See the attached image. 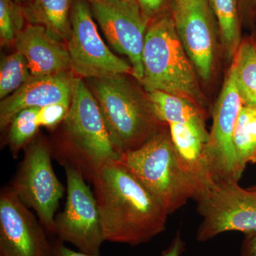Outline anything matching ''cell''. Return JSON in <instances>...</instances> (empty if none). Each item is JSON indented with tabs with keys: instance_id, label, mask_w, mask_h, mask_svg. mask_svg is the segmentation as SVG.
Wrapping results in <instances>:
<instances>
[{
	"instance_id": "obj_1",
	"label": "cell",
	"mask_w": 256,
	"mask_h": 256,
	"mask_svg": "<svg viewBox=\"0 0 256 256\" xmlns=\"http://www.w3.org/2000/svg\"><path fill=\"white\" fill-rule=\"evenodd\" d=\"M106 242L134 247L162 233L170 214L118 160L92 180Z\"/></svg>"
},
{
	"instance_id": "obj_2",
	"label": "cell",
	"mask_w": 256,
	"mask_h": 256,
	"mask_svg": "<svg viewBox=\"0 0 256 256\" xmlns=\"http://www.w3.org/2000/svg\"><path fill=\"white\" fill-rule=\"evenodd\" d=\"M77 77L68 114L63 121V140L52 150L62 166L70 165L92 182L106 164L121 156L110 137L94 94Z\"/></svg>"
},
{
	"instance_id": "obj_3",
	"label": "cell",
	"mask_w": 256,
	"mask_h": 256,
	"mask_svg": "<svg viewBox=\"0 0 256 256\" xmlns=\"http://www.w3.org/2000/svg\"><path fill=\"white\" fill-rule=\"evenodd\" d=\"M129 75L116 74L88 82L121 154L142 146L166 126L156 118L148 92Z\"/></svg>"
},
{
	"instance_id": "obj_4",
	"label": "cell",
	"mask_w": 256,
	"mask_h": 256,
	"mask_svg": "<svg viewBox=\"0 0 256 256\" xmlns=\"http://www.w3.org/2000/svg\"><path fill=\"white\" fill-rule=\"evenodd\" d=\"M118 160L170 214L201 194V188L178 156L168 124L142 146L122 153Z\"/></svg>"
},
{
	"instance_id": "obj_5",
	"label": "cell",
	"mask_w": 256,
	"mask_h": 256,
	"mask_svg": "<svg viewBox=\"0 0 256 256\" xmlns=\"http://www.w3.org/2000/svg\"><path fill=\"white\" fill-rule=\"evenodd\" d=\"M143 76L146 92H162L193 101L205 110L206 100L198 74L181 43L171 14L152 18L142 52Z\"/></svg>"
},
{
	"instance_id": "obj_6",
	"label": "cell",
	"mask_w": 256,
	"mask_h": 256,
	"mask_svg": "<svg viewBox=\"0 0 256 256\" xmlns=\"http://www.w3.org/2000/svg\"><path fill=\"white\" fill-rule=\"evenodd\" d=\"M52 146L44 140H33L25 148L22 161L11 188L20 201L36 212L46 232L56 236L55 213L64 188L53 169Z\"/></svg>"
},
{
	"instance_id": "obj_7",
	"label": "cell",
	"mask_w": 256,
	"mask_h": 256,
	"mask_svg": "<svg viewBox=\"0 0 256 256\" xmlns=\"http://www.w3.org/2000/svg\"><path fill=\"white\" fill-rule=\"evenodd\" d=\"M194 201L202 218L197 242H207L226 232H256V195L238 182H214Z\"/></svg>"
},
{
	"instance_id": "obj_8",
	"label": "cell",
	"mask_w": 256,
	"mask_h": 256,
	"mask_svg": "<svg viewBox=\"0 0 256 256\" xmlns=\"http://www.w3.org/2000/svg\"><path fill=\"white\" fill-rule=\"evenodd\" d=\"M64 169L66 202L63 212L56 217V236L79 252L100 256L106 239L96 197L78 170L70 165H66Z\"/></svg>"
},
{
	"instance_id": "obj_9",
	"label": "cell",
	"mask_w": 256,
	"mask_h": 256,
	"mask_svg": "<svg viewBox=\"0 0 256 256\" xmlns=\"http://www.w3.org/2000/svg\"><path fill=\"white\" fill-rule=\"evenodd\" d=\"M70 21L66 46L75 75L86 79L121 74L132 76L130 64L112 53L102 40L87 0H74Z\"/></svg>"
},
{
	"instance_id": "obj_10",
	"label": "cell",
	"mask_w": 256,
	"mask_h": 256,
	"mask_svg": "<svg viewBox=\"0 0 256 256\" xmlns=\"http://www.w3.org/2000/svg\"><path fill=\"white\" fill-rule=\"evenodd\" d=\"M242 100L229 70L212 112V126L204 150L208 174L214 182H236L242 178L234 144V132Z\"/></svg>"
},
{
	"instance_id": "obj_11",
	"label": "cell",
	"mask_w": 256,
	"mask_h": 256,
	"mask_svg": "<svg viewBox=\"0 0 256 256\" xmlns=\"http://www.w3.org/2000/svg\"><path fill=\"white\" fill-rule=\"evenodd\" d=\"M170 14L198 77L208 82L214 72L220 34L208 2L173 0Z\"/></svg>"
},
{
	"instance_id": "obj_12",
	"label": "cell",
	"mask_w": 256,
	"mask_h": 256,
	"mask_svg": "<svg viewBox=\"0 0 256 256\" xmlns=\"http://www.w3.org/2000/svg\"><path fill=\"white\" fill-rule=\"evenodd\" d=\"M96 22L116 52L128 57L132 76L141 82L143 76L142 52L149 20L137 2L110 3L87 0Z\"/></svg>"
},
{
	"instance_id": "obj_13",
	"label": "cell",
	"mask_w": 256,
	"mask_h": 256,
	"mask_svg": "<svg viewBox=\"0 0 256 256\" xmlns=\"http://www.w3.org/2000/svg\"><path fill=\"white\" fill-rule=\"evenodd\" d=\"M46 230L11 186L0 193V256H50Z\"/></svg>"
},
{
	"instance_id": "obj_14",
	"label": "cell",
	"mask_w": 256,
	"mask_h": 256,
	"mask_svg": "<svg viewBox=\"0 0 256 256\" xmlns=\"http://www.w3.org/2000/svg\"><path fill=\"white\" fill-rule=\"evenodd\" d=\"M77 77L73 72L46 76H33L0 104V128H8L15 116L24 109L70 102Z\"/></svg>"
},
{
	"instance_id": "obj_15",
	"label": "cell",
	"mask_w": 256,
	"mask_h": 256,
	"mask_svg": "<svg viewBox=\"0 0 256 256\" xmlns=\"http://www.w3.org/2000/svg\"><path fill=\"white\" fill-rule=\"evenodd\" d=\"M14 45L26 58L33 76L72 72L66 44L50 36L43 26L26 24Z\"/></svg>"
},
{
	"instance_id": "obj_16",
	"label": "cell",
	"mask_w": 256,
	"mask_h": 256,
	"mask_svg": "<svg viewBox=\"0 0 256 256\" xmlns=\"http://www.w3.org/2000/svg\"><path fill=\"white\" fill-rule=\"evenodd\" d=\"M74 0H30L24 6L28 24L43 26L50 36L66 44L72 32Z\"/></svg>"
},
{
	"instance_id": "obj_17",
	"label": "cell",
	"mask_w": 256,
	"mask_h": 256,
	"mask_svg": "<svg viewBox=\"0 0 256 256\" xmlns=\"http://www.w3.org/2000/svg\"><path fill=\"white\" fill-rule=\"evenodd\" d=\"M148 94L156 118L163 124H188L207 130L206 111L193 101L158 90Z\"/></svg>"
},
{
	"instance_id": "obj_18",
	"label": "cell",
	"mask_w": 256,
	"mask_h": 256,
	"mask_svg": "<svg viewBox=\"0 0 256 256\" xmlns=\"http://www.w3.org/2000/svg\"><path fill=\"white\" fill-rule=\"evenodd\" d=\"M214 15L224 56L233 60L240 43V0H207Z\"/></svg>"
},
{
	"instance_id": "obj_19",
	"label": "cell",
	"mask_w": 256,
	"mask_h": 256,
	"mask_svg": "<svg viewBox=\"0 0 256 256\" xmlns=\"http://www.w3.org/2000/svg\"><path fill=\"white\" fill-rule=\"evenodd\" d=\"M230 69L242 106L256 109V40L248 38L242 42Z\"/></svg>"
},
{
	"instance_id": "obj_20",
	"label": "cell",
	"mask_w": 256,
	"mask_h": 256,
	"mask_svg": "<svg viewBox=\"0 0 256 256\" xmlns=\"http://www.w3.org/2000/svg\"><path fill=\"white\" fill-rule=\"evenodd\" d=\"M234 144L242 173L248 164L256 163V109L242 106L234 132Z\"/></svg>"
},
{
	"instance_id": "obj_21",
	"label": "cell",
	"mask_w": 256,
	"mask_h": 256,
	"mask_svg": "<svg viewBox=\"0 0 256 256\" xmlns=\"http://www.w3.org/2000/svg\"><path fill=\"white\" fill-rule=\"evenodd\" d=\"M32 77L28 62L20 52L5 56L0 64V98L16 92Z\"/></svg>"
},
{
	"instance_id": "obj_22",
	"label": "cell",
	"mask_w": 256,
	"mask_h": 256,
	"mask_svg": "<svg viewBox=\"0 0 256 256\" xmlns=\"http://www.w3.org/2000/svg\"><path fill=\"white\" fill-rule=\"evenodd\" d=\"M40 108H30L20 111L8 127V144L13 156L33 140L40 129L38 116Z\"/></svg>"
},
{
	"instance_id": "obj_23",
	"label": "cell",
	"mask_w": 256,
	"mask_h": 256,
	"mask_svg": "<svg viewBox=\"0 0 256 256\" xmlns=\"http://www.w3.org/2000/svg\"><path fill=\"white\" fill-rule=\"evenodd\" d=\"M28 24L24 6L14 0H0V42L2 46L14 44Z\"/></svg>"
},
{
	"instance_id": "obj_24",
	"label": "cell",
	"mask_w": 256,
	"mask_h": 256,
	"mask_svg": "<svg viewBox=\"0 0 256 256\" xmlns=\"http://www.w3.org/2000/svg\"><path fill=\"white\" fill-rule=\"evenodd\" d=\"M70 102H58L40 108L38 116L40 127L54 128L63 122L68 114Z\"/></svg>"
},
{
	"instance_id": "obj_25",
	"label": "cell",
	"mask_w": 256,
	"mask_h": 256,
	"mask_svg": "<svg viewBox=\"0 0 256 256\" xmlns=\"http://www.w3.org/2000/svg\"><path fill=\"white\" fill-rule=\"evenodd\" d=\"M166 0H136L146 18L151 20L161 14Z\"/></svg>"
},
{
	"instance_id": "obj_26",
	"label": "cell",
	"mask_w": 256,
	"mask_h": 256,
	"mask_svg": "<svg viewBox=\"0 0 256 256\" xmlns=\"http://www.w3.org/2000/svg\"><path fill=\"white\" fill-rule=\"evenodd\" d=\"M186 250V242L182 238L181 232L175 234L169 246L162 252L161 256H182Z\"/></svg>"
},
{
	"instance_id": "obj_27",
	"label": "cell",
	"mask_w": 256,
	"mask_h": 256,
	"mask_svg": "<svg viewBox=\"0 0 256 256\" xmlns=\"http://www.w3.org/2000/svg\"><path fill=\"white\" fill-rule=\"evenodd\" d=\"M50 256H94L84 254L80 252H75L64 245V242L60 239L56 238L52 242V252Z\"/></svg>"
},
{
	"instance_id": "obj_28",
	"label": "cell",
	"mask_w": 256,
	"mask_h": 256,
	"mask_svg": "<svg viewBox=\"0 0 256 256\" xmlns=\"http://www.w3.org/2000/svg\"><path fill=\"white\" fill-rule=\"evenodd\" d=\"M239 256H256V232L244 234Z\"/></svg>"
},
{
	"instance_id": "obj_29",
	"label": "cell",
	"mask_w": 256,
	"mask_h": 256,
	"mask_svg": "<svg viewBox=\"0 0 256 256\" xmlns=\"http://www.w3.org/2000/svg\"><path fill=\"white\" fill-rule=\"evenodd\" d=\"M240 5H244V8L246 9H252L256 5V0H240Z\"/></svg>"
},
{
	"instance_id": "obj_30",
	"label": "cell",
	"mask_w": 256,
	"mask_h": 256,
	"mask_svg": "<svg viewBox=\"0 0 256 256\" xmlns=\"http://www.w3.org/2000/svg\"><path fill=\"white\" fill-rule=\"evenodd\" d=\"M100 1L106 2L110 3H120V2H134L136 0H100Z\"/></svg>"
},
{
	"instance_id": "obj_31",
	"label": "cell",
	"mask_w": 256,
	"mask_h": 256,
	"mask_svg": "<svg viewBox=\"0 0 256 256\" xmlns=\"http://www.w3.org/2000/svg\"><path fill=\"white\" fill-rule=\"evenodd\" d=\"M14 1L18 3V4L22 5V6H24V5L28 4V3L30 2V0H14Z\"/></svg>"
},
{
	"instance_id": "obj_32",
	"label": "cell",
	"mask_w": 256,
	"mask_h": 256,
	"mask_svg": "<svg viewBox=\"0 0 256 256\" xmlns=\"http://www.w3.org/2000/svg\"><path fill=\"white\" fill-rule=\"evenodd\" d=\"M248 190H249V191L252 192V193L255 194L256 195V184L252 185V186H250V188H248Z\"/></svg>"
}]
</instances>
